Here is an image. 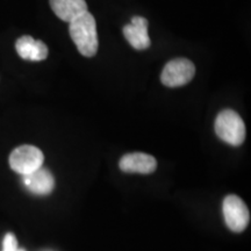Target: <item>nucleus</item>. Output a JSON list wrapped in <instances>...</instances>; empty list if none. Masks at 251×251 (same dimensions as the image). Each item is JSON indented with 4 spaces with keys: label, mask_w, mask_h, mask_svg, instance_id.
Masks as SVG:
<instances>
[{
    "label": "nucleus",
    "mask_w": 251,
    "mask_h": 251,
    "mask_svg": "<svg viewBox=\"0 0 251 251\" xmlns=\"http://www.w3.org/2000/svg\"><path fill=\"white\" fill-rule=\"evenodd\" d=\"M69 24V33L78 51L85 57H93L99 47L97 24L93 15L87 11Z\"/></svg>",
    "instance_id": "1"
},
{
    "label": "nucleus",
    "mask_w": 251,
    "mask_h": 251,
    "mask_svg": "<svg viewBox=\"0 0 251 251\" xmlns=\"http://www.w3.org/2000/svg\"><path fill=\"white\" fill-rule=\"evenodd\" d=\"M215 133L224 142L238 147L246 139V125L233 109H224L215 120Z\"/></svg>",
    "instance_id": "2"
},
{
    "label": "nucleus",
    "mask_w": 251,
    "mask_h": 251,
    "mask_svg": "<svg viewBox=\"0 0 251 251\" xmlns=\"http://www.w3.org/2000/svg\"><path fill=\"white\" fill-rule=\"evenodd\" d=\"M45 162L43 152L34 146H21L9 155V166L18 174L26 176L42 166Z\"/></svg>",
    "instance_id": "3"
},
{
    "label": "nucleus",
    "mask_w": 251,
    "mask_h": 251,
    "mask_svg": "<svg viewBox=\"0 0 251 251\" xmlns=\"http://www.w3.org/2000/svg\"><path fill=\"white\" fill-rule=\"evenodd\" d=\"M196 67L187 58H175L166 63L161 74L163 85L168 87H179L186 85L193 79Z\"/></svg>",
    "instance_id": "4"
},
{
    "label": "nucleus",
    "mask_w": 251,
    "mask_h": 251,
    "mask_svg": "<svg viewBox=\"0 0 251 251\" xmlns=\"http://www.w3.org/2000/svg\"><path fill=\"white\" fill-rule=\"evenodd\" d=\"M222 212L227 227L235 233H241L249 225V209L240 197L234 194L226 197L222 205Z\"/></svg>",
    "instance_id": "5"
},
{
    "label": "nucleus",
    "mask_w": 251,
    "mask_h": 251,
    "mask_svg": "<svg viewBox=\"0 0 251 251\" xmlns=\"http://www.w3.org/2000/svg\"><path fill=\"white\" fill-rule=\"evenodd\" d=\"M120 170L127 174H152L157 168L156 158L144 152H131L125 155L119 162Z\"/></svg>",
    "instance_id": "6"
},
{
    "label": "nucleus",
    "mask_w": 251,
    "mask_h": 251,
    "mask_svg": "<svg viewBox=\"0 0 251 251\" xmlns=\"http://www.w3.org/2000/svg\"><path fill=\"white\" fill-rule=\"evenodd\" d=\"M124 35L129 45L136 50L148 49L151 41L148 34V21L142 17H134L129 25L124 27Z\"/></svg>",
    "instance_id": "7"
},
{
    "label": "nucleus",
    "mask_w": 251,
    "mask_h": 251,
    "mask_svg": "<svg viewBox=\"0 0 251 251\" xmlns=\"http://www.w3.org/2000/svg\"><path fill=\"white\" fill-rule=\"evenodd\" d=\"M15 50L21 58L31 62L45 61L49 52L45 42L33 39L29 35L19 37L15 42Z\"/></svg>",
    "instance_id": "8"
},
{
    "label": "nucleus",
    "mask_w": 251,
    "mask_h": 251,
    "mask_svg": "<svg viewBox=\"0 0 251 251\" xmlns=\"http://www.w3.org/2000/svg\"><path fill=\"white\" fill-rule=\"evenodd\" d=\"M24 184L31 193L47 196L55 187V179L51 172L41 166L29 175L24 176Z\"/></svg>",
    "instance_id": "9"
},
{
    "label": "nucleus",
    "mask_w": 251,
    "mask_h": 251,
    "mask_svg": "<svg viewBox=\"0 0 251 251\" xmlns=\"http://www.w3.org/2000/svg\"><path fill=\"white\" fill-rule=\"evenodd\" d=\"M54 13L63 21L71 23L87 12L85 0H49Z\"/></svg>",
    "instance_id": "10"
},
{
    "label": "nucleus",
    "mask_w": 251,
    "mask_h": 251,
    "mask_svg": "<svg viewBox=\"0 0 251 251\" xmlns=\"http://www.w3.org/2000/svg\"><path fill=\"white\" fill-rule=\"evenodd\" d=\"M18 250V241L17 237L12 233L6 234L2 242V251H17Z\"/></svg>",
    "instance_id": "11"
},
{
    "label": "nucleus",
    "mask_w": 251,
    "mask_h": 251,
    "mask_svg": "<svg viewBox=\"0 0 251 251\" xmlns=\"http://www.w3.org/2000/svg\"><path fill=\"white\" fill-rule=\"evenodd\" d=\"M17 251H26V250H24V249H21V250H19V249H18V250H17Z\"/></svg>",
    "instance_id": "12"
}]
</instances>
